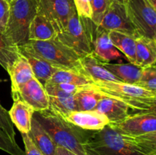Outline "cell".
I'll return each mask as SVG.
<instances>
[{"label":"cell","instance_id":"12","mask_svg":"<svg viewBox=\"0 0 156 155\" xmlns=\"http://www.w3.org/2000/svg\"><path fill=\"white\" fill-rule=\"evenodd\" d=\"M14 101L21 100L31 106L35 112L49 109V96L44 85L35 77L20 87L16 93L12 94Z\"/></svg>","mask_w":156,"mask_h":155},{"label":"cell","instance_id":"3","mask_svg":"<svg viewBox=\"0 0 156 155\" xmlns=\"http://www.w3.org/2000/svg\"><path fill=\"white\" fill-rule=\"evenodd\" d=\"M19 50L37 56L62 70L84 72L80 56L56 37L48 40H28Z\"/></svg>","mask_w":156,"mask_h":155},{"label":"cell","instance_id":"27","mask_svg":"<svg viewBox=\"0 0 156 155\" xmlns=\"http://www.w3.org/2000/svg\"><path fill=\"white\" fill-rule=\"evenodd\" d=\"M20 55L19 47L3 31H0V65L7 71Z\"/></svg>","mask_w":156,"mask_h":155},{"label":"cell","instance_id":"38","mask_svg":"<svg viewBox=\"0 0 156 155\" xmlns=\"http://www.w3.org/2000/svg\"><path fill=\"white\" fill-rule=\"evenodd\" d=\"M54 155H77V154L73 153V152L71 151V150L65 148V147H60V146H56Z\"/></svg>","mask_w":156,"mask_h":155},{"label":"cell","instance_id":"17","mask_svg":"<svg viewBox=\"0 0 156 155\" xmlns=\"http://www.w3.org/2000/svg\"><path fill=\"white\" fill-rule=\"evenodd\" d=\"M49 96L50 106L51 112L64 117L69 112L76 111L74 94H66L49 87H44Z\"/></svg>","mask_w":156,"mask_h":155},{"label":"cell","instance_id":"9","mask_svg":"<svg viewBox=\"0 0 156 155\" xmlns=\"http://www.w3.org/2000/svg\"><path fill=\"white\" fill-rule=\"evenodd\" d=\"M56 38L80 58L92 53L88 36L77 13L70 18L66 28L57 33Z\"/></svg>","mask_w":156,"mask_h":155},{"label":"cell","instance_id":"34","mask_svg":"<svg viewBox=\"0 0 156 155\" xmlns=\"http://www.w3.org/2000/svg\"><path fill=\"white\" fill-rule=\"evenodd\" d=\"M9 15V2L0 0V31L5 32Z\"/></svg>","mask_w":156,"mask_h":155},{"label":"cell","instance_id":"31","mask_svg":"<svg viewBox=\"0 0 156 155\" xmlns=\"http://www.w3.org/2000/svg\"><path fill=\"white\" fill-rule=\"evenodd\" d=\"M112 0H92L91 2V10H92V17L91 21L99 25L103 18L104 14L107 8Z\"/></svg>","mask_w":156,"mask_h":155},{"label":"cell","instance_id":"37","mask_svg":"<svg viewBox=\"0 0 156 155\" xmlns=\"http://www.w3.org/2000/svg\"><path fill=\"white\" fill-rule=\"evenodd\" d=\"M144 112H151V113H153L156 115V97L155 98L150 99L148 101Z\"/></svg>","mask_w":156,"mask_h":155},{"label":"cell","instance_id":"24","mask_svg":"<svg viewBox=\"0 0 156 155\" xmlns=\"http://www.w3.org/2000/svg\"><path fill=\"white\" fill-rule=\"evenodd\" d=\"M20 53L25 56L26 59H27V61L30 63V66H31L34 77L44 86H45V84L51 78L52 76L58 70H59V68L53 66V65L47 62V61L37 57V56H33L30 53L21 51V50H20Z\"/></svg>","mask_w":156,"mask_h":155},{"label":"cell","instance_id":"7","mask_svg":"<svg viewBox=\"0 0 156 155\" xmlns=\"http://www.w3.org/2000/svg\"><path fill=\"white\" fill-rule=\"evenodd\" d=\"M124 5L139 36L155 39L156 12L148 0H124Z\"/></svg>","mask_w":156,"mask_h":155},{"label":"cell","instance_id":"16","mask_svg":"<svg viewBox=\"0 0 156 155\" xmlns=\"http://www.w3.org/2000/svg\"><path fill=\"white\" fill-rule=\"evenodd\" d=\"M81 65L84 72L89 76L94 82L96 81H117L121 82L120 79L110 72L103 65L92 53L80 59Z\"/></svg>","mask_w":156,"mask_h":155},{"label":"cell","instance_id":"33","mask_svg":"<svg viewBox=\"0 0 156 155\" xmlns=\"http://www.w3.org/2000/svg\"><path fill=\"white\" fill-rule=\"evenodd\" d=\"M74 3L79 17L91 19L92 10L89 0H74Z\"/></svg>","mask_w":156,"mask_h":155},{"label":"cell","instance_id":"6","mask_svg":"<svg viewBox=\"0 0 156 155\" xmlns=\"http://www.w3.org/2000/svg\"><path fill=\"white\" fill-rule=\"evenodd\" d=\"M83 27L91 43L92 53L102 62L123 59L122 53L117 50L109 37V31L93 22L90 18H81Z\"/></svg>","mask_w":156,"mask_h":155},{"label":"cell","instance_id":"20","mask_svg":"<svg viewBox=\"0 0 156 155\" xmlns=\"http://www.w3.org/2000/svg\"><path fill=\"white\" fill-rule=\"evenodd\" d=\"M38 150L44 155H54L56 145L39 122L33 116L31 127L27 134Z\"/></svg>","mask_w":156,"mask_h":155},{"label":"cell","instance_id":"32","mask_svg":"<svg viewBox=\"0 0 156 155\" xmlns=\"http://www.w3.org/2000/svg\"><path fill=\"white\" fill-rule=\"evenodd\" d=\"M0 129L4 131L12 140H15V132L14 129V125L12 124L9 117V111L6 110L0 103Z\"/></svg>","mask_w":156,"mask_h":155},{"label":"cell","instance_id":"42","mask_svg":"<svg viewBox=\"0 0 156 155\" xmlns=\"http://www.w3.org/2000/svg\"><path fill=\"white\" fill-rule=\"evenodd\" d=\"M151 155H156V153H153V154H151Z\"/></svg>","mask_w":156,"mask_h":155},{"label":"cell","instance_id":"10","mask_svg":"<svg viewBox=\"0 0 156 155\" xmlns=\"http://www.w3.org/2000/svg\"><path fill=\"white\" fill-rule=\"evenodd\" d=\"M99 25L108 31H117L138 37L140 36L126 13L124 4L112 1L107 8Z\"/></svg>","mask_w":156,"mask_h":155},{"label":"cell","instance_id":"8","mask_svg":"<svg viewBox=\"0 0 156 155\" xmlns=\"http://www.w3.org/2000/svg\"><path fill=\"white\" fill-rule=\"evenodd\" d=\"M37 14L49 20L59 33L76 12L74 0H35Z\"/></svg>","mask_w":156,"mask_h":155},{"label":"cell","instance_id":"13","mask_svg":"<svg viewBox=\"0 0 156 155\" xmlns=\"http://www.w3.org/2000/svg\"><path fill=\"white\" fill-rule=\"evenodd\" d=\"M69 122L82 129L97 131L109 124V120L99 111H73L62 117Z\"/></svg>","mask_w":156,"mask_h":155},{"label":"cell","instance_id":"40","mask_svg":"<svg viewBox=\"0 0 156 155\" xmlns=\"http://www.w3.org/2000/svg\"><path fill=\"white\" fill-rule=\"evenodd\" d=\"M114 1L117 2H120L121 4H124V0H114Z\"/></svg>","mask_w":156,"mask_h":155},{"label":"cell","instance_id":"11","mask_svg":"<svg viewBox=\"0 0 156 155\" xmlns=\"http://www.w3.org/2000/svg\"><path fill=\"white\" fill-rule=\"evenodd\" d=\"M110 125L121 135L129 138H136L155 132L156 115L151 112H140L129 115L120 122Z\"/></svg>","mask_w":156,"mask_h":155},{"label":"cell","instance_id":"26","mask_svg":"<svg viewBox=\"0 0 156 155\" xmlns=\"http://www.w3.org/2000/svg\"><path fill=\"white\" fill-rule=\"evenodd\" d=\"M51 84H69L78 87L91 85L94 81L86 74L73 70L59 69L47 81Z\"/></svg>","mask_w":156,"mask_h":155},{"label":"cell","instance_id":"18","mask_svg":"<svg viewBox=\"0 0 156 155\" xmlns=\"http://www.w3.org/2000/svg\"><path fill=\"white\" fill-rule=\"evenodd\" d=\"M34 112V109L31 106L21 100L14 101L12 108L9 111L12 124L16 126L21 134L29 133Z\"/></svg>","mask_w":156,"mask_h":155},{"label":"cell","instance_id":"25","mask_svg":"<svg viewBox=\"0 0 156 155\" xmlns=\"http://www.w3.org/2000/svg\"><path fill=\"white\" fill-rule=\"evenodd\" d=\"M109 37L114 46L124 55L131 63L136 64V38L117 31H109Z\"/></svg>","mask_w":156,"mask_h":155},{"label":"cell","instance_id":"21","mask_svg":"<svg viewBox=\"0 0 156 155\" xmlns=\"http://www.w3.org/2000/svg\"><path fill=\"white\" fill-rule=\"evenodd\" d=\"M156 62V42L155 39L138 36L136 38V65L141 68L155 65Z\"/></svg>","mask_w":156,"mask_h":155},{"label":"cell","instance_id":"23","mask_svg":"<svg viewBox=\"0 0 156 155\" xmlns=\"http://www.w3.org/2000/svg\"><path fill=\"white\" fill-rule=\"evenodd\" d=\"M105 96L94 90L91 85L82 87L74 94L76 111L94 110Z\"/></svg>","mask_w":156,"mask_h":155},{"label":"cell","instance_id":"35","mask_svg":"<svg viewBox=\"0 0 156 155\" xmlns=\"http://www.w3.org/2000/svg\"><path fill=\"white\" fill-rule=\"evenodd\" d=\"M21 136L24 141L25 155H44L35 146L27 134L21 133Z\"/></svg>","mask_w":156,"mask_h":155},{"label":"cell","instance_id":"2","mask_svg":"<svg viewBox=\"0 0 156 155\" xmlns=\"http://www.w3.org/2000/svg\"><path fill=\"white\" fill-rule=\"evenodd\" d=\"M84 148L86 155H146L132 138L120 134L110 124L91 131Z\"/></svg>","mask_w":156,"mask_h":155},{"label":"cell","instance_id":"41","mask_svg":"<svg viewBox=\"0 0 156 155\" xmlns=\"http://www.w3.org/2000/svg\"><path fill=\"white\" fill-rule=\"evenodd\" d=\"M89 2H90V3L91 4V2H92V0H89Z\"/></svg>","mask_w":156,"mask_h":155},{"label":"cell","instance_id":"29","mask_svg":"<svg viewBox=\"0 0 156 155\" xmlns=\"http://www.w3.org/2000/svg\"><path fill=\"white\" fill-rule=\"evenodd\" d=\"M138 86L156 94V65H150L143 68Z\"/></svg>","mask_w":156,"mask_h":155},{"label":"cell","instance_id":"30","mask_svg":"<svg viewBox=\"0 0 156 155\" xmlns=\"http://www.w3.org/2000/svg\"><path fill=\"white\" fill-rule=\"evenodd\" d=\"M0 150L6 152L10 155H25L24 151H23L16 141L11 139L10 137L1 129H0Z\"/></svg>","mask_w":156,"mask_h":155},{"label":"cell","instance_id":"45","mask_svg":"<svg viewBox=\"0 0 156 155\" xmlns=\"http://www.w3.org/2000/svg\"><path fill=\"white\" fill-rule=\"evenodd\" d=\"M155 65H156V62H155Z\"/></svg>","mask_w":156,"mask_h":155},{"label":"cell","instance_id":"14","mask_svg":"<svg viewBox=\"0 0 156 155\" xmlns=\"http://www.w3.org/2000/svg\"><path fill=\"white\" fill-rule=\"evenodd\" d=\"M95 109L108 118L110 124L122 122L129 115V107L126 103L107 96L99 101Z\"/></svg>","mask_w":156,"mask_h":155},{"label":"cell","instance_id":"22","mask_svg":"<svg viewBox=\"0 0 156 155\" xmlns=\"http://www.w3.org/2000/svg\"><path fill=\"white\" fill-rule=\"evenodd\" d=\"M57 33L47 18L37 14L29 27L28 40H48L56 37Z\"/></svg>","mask_w":156,"mask_h":155},{"label":"cell","instance_id":"4","mask_svg":"<svg viewBox=\"0 0 156 155\" xmlns=\"http://www.w3.org/2000/svg\"><path fill=\"white\" fill-rule=\"evenodd\" d=\"M37 14L35 0H12L5 33L18 46L28 41L29 27Z\"/></svg>","mask_w":156,"mask_h":155},{"label":"cell","instance_id":"43","mask_svg":"<svg viewBox=\"0 0 156 155\" xmlns=\"http://www.w3.org/2000/svg\"><path fill=\"white\" fill-rule=\"evenodd\" d=\"M155 42H156V36H155Z\"/></svg>","mask_w":156,"mask_h":155},{"label":"cell","instance_id":"39","mask_svg":"<svg viewBox=\"0 0 156 155\" xmlns=\"http://www.w3.org/2000/svg\"><path fill=\"white\" fill-rule=\"evenodd\" d=\"M148 2L150 3L151 5L152 6V8L155 9L156 12V0H148Z\"/></svg>","mask_w":156,"mask_h":155},{"label":"cell","instance_id":"44","mask_svg":"<svg viewBox=\"0 0 156 155\" xmlns=\"http://www.w3.org/2000/svg\"><path fill=\"white\" fill-rule=\"evenodd\" d=\"M8 1H9V2H10V1H12V0H8Z\"/></svg>","mask_w":156,"mask_h":155},{"label":"cell","instance_id":"19","mask_svg":"<svg viewBox=\"0 0 156 155\" xmlns=\"http://www.w3.org/2000/svg\"><path fill=\"white\" fill-rule=\"evenodd\" d=\"M105 68L121 82L129 84L136 85L141 78L143 68L136 64L131 63H111V62H102Z\"/></svg>","mask_w":156,"mask_h":155},{"label":"cell","instance_id":"5","mask_svg":"<svg viewBox=\"0 0 156 155\" xmlns=\"http://www.w3.org/2000/svg\"><path fill=\"white\" fill-rule=\"evenodd\" d=\"M91 87L107 97L126 103L129 109L144 112L149 100L155 98V93L138 85L117 81H96Z\"/></svg>","mask_w":156,"mask_h":155},{"label":"cell","instance_id":"28","mask_svg":"<svg viewBox=\"0 0 156 155\" xmlns=\"http://www.w3.org/2000/svg\"><path fill=\"white\" fill-rule=\"evenodd\" d=\"M132 139L146 155L156 153V131L141 136L132 138Z\"/></svg>","mask_w":156,"mask_h":155},{"label":"cell","instance_id":"15","mask_svg":"<svg viewBox=\"0 0 156 155\" xmlns=\"http://www.w3.org/2000/svg\"><path fill=\"white\" fill-rule=\"evenodd\" d=\"M10 76L12 94L17 92L20 87L34 77L31 66L24 55L20 53L18 59L7 70Z\"/></svg>","mask_w":156,"mask_h":155},{"label":"cell","instance_id":"1","mask_svg":"<svg viewBox=\"0 0 156 155\" xmlns=\"http://www.w3.org/2000/svg\"><path fill=\"white\" fill-rule=\"evenodd\" d=\"M33 116L50 135L56 146L65 147L77 155H86L84 144L91 131L75 126L50 109L35 112Z\"/></svg>","mask_w":156,"mask_h":155},{"label":"cell","instance_id":"36","mask_svg":"<svg viewBox=\"0 0 156 155\" xmlns=\"http://www.w3.org/2000/svg\"><path fill=\"white\" fill-rule=\"evenodd\" d=\"M44 87H49V88H53L57 91H62V92L66 93L69 94H75L76 91L80 89L82 87H78L76 85L69 84H51L47 83Z\"/></svg>","mask_w":156,"mask_h":155}]
</instances>
